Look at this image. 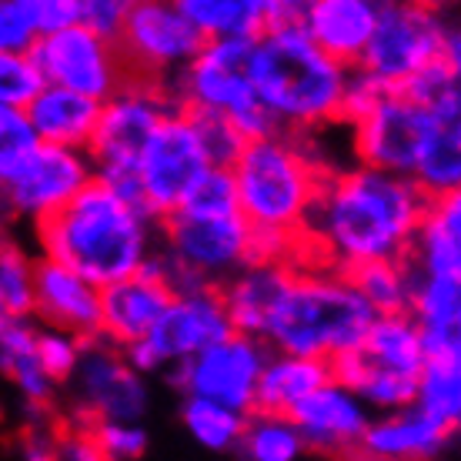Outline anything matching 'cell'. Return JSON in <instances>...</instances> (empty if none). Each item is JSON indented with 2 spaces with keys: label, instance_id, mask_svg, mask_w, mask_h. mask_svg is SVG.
<instances>
[{
  "label": "cell",
  "instance_id": "22",
  "mask_svg": "<svg viewBox=\"0 0 461 461\" xmlns=\"http://www.w3.org/2000/svg\"><path fill=\"white\" fill-rule=\"evenodd\" d=\"M31 318L37 324L64 328L70 335L94 338L101 318V285H94L91 277H84L64 261L37 254Z\"/></svg>",
  "mask_w": 461,
  "mask_h": 461
},
{
  "label": "cell",
  "instance_id": "45",
  "mask_svg": "<svg viewBox=\"0 0 461 461\" xmlns=\"http://www.w3.org/2000/svg\"><path fill=\"white\" fill-rule=\"evenodd\" d=\"M445 68L455 81H461V23H448L445 37Z\"/></svg>",
  "mask_w": 461,
  "mask_h": 461
},
{
  "label": "cell",
  "instance_id": "2",
  "mask_svg": "<svg viewBox=\"0 0 461 461\" xmlns=\"http://www.w3.org/2000/svg\"><path fill=\"white\" fill-rule=\"evenodd\" d=\"M228 167L238 208L251 224V261L298 265L301 230L331 164L314 150L312 138L275 131L244 140Z\"/></svg>",
  "mask_w": 461,
  "mask_h": 461
},
{
  "label": "cell",
  "instance_id": "21",
  "mask_svg": "<svg viewBox=\"0 0 461 461\" xmlns=\"http://www.w3.org/2000/svg\"><path fill=\"white\" fill-rule=\"evenodd\" d=\"M455 428L425 411L418 402L375 411L361 435L355 458L371 461H428L455 445Z\"/></svg>",
  "mask_w": 461,
  "mask_h": 461
},
{
  "label": "cell",
  "instance_id": "31",
  "mask_svg": "<svg viewBox=\"0 0 461 461\" xmlns=\"http://www.w3.org/2000/svg\"><path fill=\"white\" fill-rule=\"evenodd\" d=\"M174 4L204 41L258 37L271 23L265 0H174Z\"/></svg>",
  "mask_w": 461,
  "mask_h": 461
},
{
  "label": "cell",
  "instance_id": "35",
  "mask_svg": "<svg viewBox=\"0 0 461 461\" xmlns=\"http://www.w3.org/2000/svg\"><path fill=\"white\" fill-rule=\"evenodd\" d=\"M348 277L355 281V288L361 291V298L375 308V314L408 312V304H411L415 267H411L408 258H381V261H368V265L351 267Z\"/></svg>",
  "mask_w": 461,
  "mask_h": 461
},
{
  "label": "cell",
  "instance_id": "7",
  "mask_svg": "<svg viewBox=\"0 0 461 461\" xmlns=\"http://www.w3.org/2000/svg\"><path fill=\"white\" fill-rule=\"evenodd\" d=\"M425 357V335L411 312H388L371 318L357 345L331 357V375L345 381L371 411H388L415 402Z\"/></svg>",
  "mask_w": 461,
  "mask_h": 461
},
{
  "label": "cell",
  "instance_id": "33",
  "mask_svg": "<svg viewBox=\"0 0 461 461\" xmlns=\"http://www.w3.org/2000/svg\"><path fill=\"white\" fill-rule=\"evenodd\" d=\"M415 402L461 435V345L428 351L418 375Z\"/></svg>",
  "mask_w": 461,
  "mask_h": 461
},
{
  "label": "cell",
  "instance_id": "30",
  "mask_svg": "<svg viewBox=\"0 0 461 461\" xmlns=\"http://www.w3.org/2000/svg\"><path fill=\"white\" fill-rule=\"evenodd\" d=\"M328 378H331V361H324V357L271 351L265 361V371H261V378H258L254 408L288 415L304 394L314 392V388Z\"/></svg>",
  "mask_w": 461,
  "mask_h": 461
},
{
  "label": "cell",
  "instance_id": "17",
  "mask_svg": "<svg viewBox=\"0 0 461 461\" xmlns=\"http://www.w3.org/2000/svg\"><path fill=\"white\" fill-rule=\"evenodd\" d=\"M91 177L94 167L87 150L37 140L34 150L0 185V214L4 221L37 224L64 208Z\"/></svg>",
  "mask_w": 461,
  "mask_h": 461
},
{
  "label": "cell",
  "instance_id": "3",
  "mask_svg": "<svg viewBox=\"0 0 461 461\" xmlns=\"http://www.w3.org/2000/svg\"><path fill=\"white\" fill-rule=\"evenodd\" d=\"M31 238L37 254L64 261L104 288L158 254V218L107 181L91 177L64 208L31 224Z\"/></svg>",
  "mask_w": 461,
  "mask_h": 461
},
{
  "label": "cell",
  "instance_id": "36",
  "mask_svg": "<svg viewBox=\"0 0 461 461\" xmlns=\"http://www.w3.org/2000/svg\"><path fill=\"white\" fill-rule=\"evenodd\" d=\"M34 267L37 251L23 248L7 230H0V294H4V304L11 314H31Z\"/></svg>",
  "mask_w": 461,
  "mask_h": 461
},
{
  "label": "cell",
  "instance_id": "42",
  "mask_svg": "<svg viewBox=\"0 0 461 461\" xmlns=\"http://www.w3.org/2000/svg\"><path fill=\"white\" fill-rule=\"evenodd\" d=\"M191 114L197 117V127H201V138H204V148H208L211 161L221 164V167H228V164L234 161V154H238L244 144V138L238 134V127L218 114H197V111H191Z\"/></svg>",
  "mask_w": 461,
  "mask_h": 461
},
{
  "label": "cell",
  "instance_id": "27",
  "mask_svg": "<svg viewBox=\"0 0 461 461\" xmlns=\"http://www.w3.org/2000/svg\"><path fill=\"white\" fill-rule=\"evenodd\" d=\"M37 321L31 314H11L0 328V375L27 404V415H50L58 408V384L47 378L34 351Z\"/></svg>",
  "mask_w": 461,
  "mask_h": 461
},
{
  "label": "cell",
  "instance_id": "16",
  "mask_svg": "<svg viewBox=\"0 0 461 461\" xmlns=\"http://www.w3.org/2000/svg\"><path fill=\"white\" fill-rule=\"evenodd\" d=\"M267 355H271V348L261 338L228 331L224 338L211 341L208 348L171 365L164 375L177 394H201V398L230 404L238 411H251Z\"/></svg>",
  "mask_w": 461,
  "mask_h": 461
},
{
  "label": "cell",
  "instance_id": "23",
  "mask_svg": "<svg viewBox=\"0 0 461 461\" xmlns=\"http://www.w3.org/2000/svg\"><path fill=\"white\" fill-rule=\"evenodd\" d=\"M425 104L428 127L411 181L428 197H438L461 187V81L451 77Z\"/></svg>",
  "mask_w": 461,
  "mask_h": 461
},
{
  "label": "cell",
  "instance_id": "9",
  "mask_svg": "<svg viewBox=\"0 0 461 461\" xmlns=\"http://www.w3.org/2000/svg\"><path fill=\"white\" fill-rule=\"evenodd\" d=\"M171 107L174 101L164 84L140 81V77H127L107 101H101L97 127H94V138L87 144L94 177L107 181L131 201H138L134 167H138L144 144Z\"/></svg>",
  "mask_w": 461,
  "mask_h": 461
},
{
  "label": "cell",
  "instance_id": "1",
  "mask_svg": "<svg viewBox=\"0 0 461 461\" xmlns=\"http://www.w3.org/2000/svg\"><path fill=\"white\" fill-rule=\"evenodd\" d=\"M425 208L428 194L408 174L357 161L331 167L301 230V261L351 271L381 258H408Z\"/></svg>",
  "mask_w": 461,
  "mask_h": 461
},
{
  "label": "cell",
  "instance_id": "32",
  "mask_svg": "<svg viewBox=\"0 0 461 461\" xmlns=\"http://www.w3.org/2000/svg\"><path fill=\"white\" fill-rule=\"evenodd\" d=\"M248 411H238L224 402L201 398V394H181V425L211 455H238L241 431Z\"/></svg>",
  "mask_w": 461,
  "mask_h": 461
},
{
  "label": "cell",
  "instance_id": "14",
  "mask_svg": "<svg viewBox=\"0 0 461 461\" xmlns=\"http://www.w3.org/2000/svg\"><path fill=\"white\" fill-rule=\"evenodd\" d=\"M70 388V415L77 421H144L150 404L148 375L104 338H87L81 361L64 384Z\"/></svg>",
  "mask_w": 461,
  "mask_h": 461
},
{
  "label": "cell",
  "instance_id": "4",
  "mask_svg": "<svg viewBox=\"0 0 461 461\" xmlns=\"http://www.w3.org/2000/svg\"><path fill=\"white\" fill-rule=\"evenodd\" d=\"M351 68L314 44L298 21L267 23L251 44V81L277 131L314 138L341 124Z\"/></svg>",
  "mask_w": 461,
  "mask_h": 461
},
{
  "label": "cell",
  "instance_id": "20",
  "mask_svg": "<svg viewBox=\"0 0 461 461\" xmlns=\"http://www.w3.org/2000/svg\"><path fill=\"white\" fill-rule=\"evenodd\" d=\"M174 288L167 285L164 271L150 258L148 265L127 277H117L101 288V318H97V335L107 345L127 348L140 341L164 314Z\"/></svg>",
  "mask_w": 461,
  "mask_h": 461
},
{
  "label": "cell",
  "instance_id": "43",
  "mask_svg": "<svg viewBox=\"0 0 461 461\" xmlns=\"http://www.w3.org/2000/svg\"><path fill=\"white\" fill-rule=\"evenodd\" d=\"M134 4L138 0H77L81 21L107 37H114L121 31V23H124V17L131 14Z\"/></svg>",
  "mask_w": 461,
  "mask_h": 461
},
{
  "label": "cell",
  "instance_id": "37",
  "mask_svg": "<svg viewBox=\"0 0 461 461\" xmlns=\"http://www.w3.org/2000/svg\"><path fill=\"white\" fill-rule=\"evenodd\" d=\"M84 341L87 338L81 335H70L64 328H50V324H37V335H34V351H37V361H41V368L44 375L58 388H64L77 368V361H81V351H84Z\"/></svg>",
  "mask_w": 461,
  "mask_h": 461
},
{
  "label": "cell",
  "instance_id": "41",
  "mask_svg": "<svg viewBox=\"0 0 461 461\" xmlns=\"http://www.w3.org/2000/svg\"><path fill=\"white\" fill-rule=\"evenodd\" d=\"M17 11L31 21V27L41 34H50L58 27H68V23L81 21V7L77 0H14Z\"/></svg>",
  "mask_w": 461,
  "mask_h": 461
},
{
  "label": "cell",
  "instance_id": "19",
  "mask_svg": "<svg viewBox=\"0 0 461 461\" xmlns=\"http://www.w3.org/2000/svg\"><path fill=\"white\" fill-rule=\"evenodd\" d=\"M288 415L298 425L301 438L308 445V455L355 458L361 435H365L375 411L348 388L345 381H338L331 375L314 392L304 394Z\"/></svg>",
  "mask_w": 461,
  "mask_h": 461
},
{
  "label": "cell",
  "instance_id": "29",
  "mask_svg": "<svg viewBox=\"0 0 461 461\" xmlns=\"http://www.w3.org/2000/svg\"><path fill=\"white\" fill-rule=\"evenodd\" d=\"M411 318L425 335L428 351L461 345V275H425L415 271L411 288Z\"/></svg>",
  "mask_w": 461,
  "mask_h": 461
},
{
  "label": "cell",
  "instance_id": "13",
  "mask_svg": "<svg viewBox=\"0 0 461 461\" xmlns=\"http://www.w3.org/2000/svg\"><path fill=\"white\" fill-rule=\"evenodd\" d=\"M41 81L77 91L94 101H107L131 77L114 37L101 34L84 21L41 34L31 47Z\"/></svg>",
  "mask_w": 461,
  "mask_h": 461
},
{
  "label": "cell",
  "instance_id": "15",
  "mask_svg": "<svg viewBox=\"0 0 461 461\" xmlns=\"http://www.w3.org/2000/svg\"><path fill=\"white\" fill-rule=\"evenodd\" d=\"M114 44L131 77L167 84L201 50L204 37L174 0H138L114 34Z\"/></svg>",
  "mask_w": 461,
  "mask_h": 461
},
{
  "label": "cell",
  "instance_id": "6",
  "mask_svg": "<svg viewBox=\"0 0 461 461\" xmlns=\"http://www.w3.org/2000/svg\"><path fill=\"white\" fill-rule=\"evenodd\" d=\"M158 267L174 291L221 288L251 261V224L241 208L191 211L174 208L158 221Z\"/></svg>",
  "mask_w": 461,
  "mask_h": 461
},
{
  "label": "cell",
  "instance_id": "12",
  "mask_svg": "<svg viewBox=\"0 0 461 461\" xmlns=\"http://www.w3.org/2000/svg\"><path fill=\"white\" fill-rule=\"evenodd\" d=\"M230 328L228 308L218 288H187L174 291L164 314L148 335L134 345L121 348L124 357L140 375H161L171 365L208 348L211 341L224 338Z\"/></svg>",
  "mask_w": 461,
  "mask_h": 461
},
{
  "label": "cell",
  "instance_id": "40",
  "mask_svg": "<svg viewBox=\"0 0 461 461\" xmlns=\"http://www.w3.org/2000/svg\"><path fill=\"white\" fill-rule=\"evenodd\" d=\"M41 84L44 81L31 50H0V104L23 107Z\"/></svg>",
  "mask_w": 461,
  "mask_h": 461
},
{
  "label": "cell",
  "instance_id": "25",
  "mask_svg": "<svg viewBox=\"0 0 461 461\" xmlns=\"http://www.w3.org/2000/svg\"><path fill=\"white\" fill-rule=\"evenodd\" d=\"M291 261H248L221 285L230 328L261 338L291 281Z\"/></svg>",
  "mask_w": 461,
  "mask_h": 461
},
{
  "label": "cell",
  "instance_id": "46",
  "mask_svg": "<svg viewBox=\"0 0 461 461\" xmlns=\"http://www.w3.org/2000/svg\"><path fill=\"white\" fill-rule=\"evenodd\" d=\"M265 7H267L271 23L301 21V14H304V7H308V0H265Z\"/></svg>",
  "mask_w": 461,
  "mask_h": 461
},
{
  "label": "cell",
  "instance_id": "10",
  "mask_svg": "<svg viewBox=\"0 0 461 461\" xmlns=\"http://www.w3.org/2000/svg\"><path fill=\"white\" fill-rule=\"evenodd\" d=\"M448 17L445 11L415 0H384L365 54L355 68L371 74L384 87H404L418 74L445 60Z\"/></svg>",
  "mask_w": 461,
  "mask_h": 461
},
{
  "label": "cell",
  "instance_id": "34",
  "mask_svg": "<svg viewBox=\"0 0 461 461\" xmlns=\"http://www.w3.org/2000/svg\"><path fill=\"white\" fill-rule=\"evenodd\" d=\"M238 455L248 461H298L301 455H308V445L291 415L251 408L248 421H244Z\"/></svg>",
  "mask_w": 461,
  "mask_h": 461
},
{
  "label": "cell",
  "instance_id": "47",
  "mask_svg": "<svg viewBox=\"0 0 461 461\" xmlns=\"http://www.w3.org/2000/svg\"><path fill=\"white\" fill-rule=\"evenodd\" d=\"M415 4H425V7H435V11H451V7H458L461 0H415Z\"/></svg>",
  "mask_w": 461,
  "mask_h": 461
},
{
  "label": "cell",
  "instance_id": "44",
  "mask_svg": "<svg viewBox=\"0 0 461 461\" xmlns=\"http://www.w3.org/2000/svg\"><path fill=\"white\" fill-rule=\"evenodd\" d=\"M37 31L31 21L17 11L14 0H0V50H31Z\"/></svg>",
  "mask_w": 461,
  "mask_h": 461
},
{
  "label": "cell",
  "instance_id": "48",
  "mask_svg": "<svg viewBox=\"0 0 461 461\" xmlns=\"http://www.w3.org/2000/svg\"><path fill=\"white\" fill-rule=\"evenodd\" d=\"M11 321V312H7V304H4V294H0V328Z\"/></svg>",
  "mask_w": 461,
  "mask_h": 461
},
{
  "label": "cell",
  "instance_id": "11",
  "mask_svg": "<svg viewBox=\"0 0 461 461\" xmlns=\"http://www.w3.org/2000/svg\"><path fill=\"white\" fill-rule=\"evenodd\" d=\"M208 167H214V161L204 148L197 117L174 104L144 144L138 167H134L138 204L150 218L161 221L185 201L187 191L197 185V177Z\"/></svg>",
  "mask_w": 461,
  "mask_h": 461
},
{
  "label": "cell",
  "instance_id": "28",
  "mask_svg": "<svg viewBox=\"0 0 461 461\" xmlns=\"http://www.w3.org/2000/svg\"><path fill=\"white\" fill-rule=\"evenodd\" d=\"M408 261L425 275H461V187L428 197L425 218L418 224Z\"/></svg>",
  "mask_w": 461,
  "mask_h": 461
},
{
  "label": "cell",
  "instance_id": "24",
  "mask_svg": "<svg viewBox=\"0 0 461 461\" xmlns=\"http://www.w3.org/2000/svg\"><path fill=\"white\" fill-rule=\"evenodd\" d=\"M384 0H308L301 27L335 60L355 68L368 47Z\"/></svg>",
  "mask_w": 461,
  "mask_h": 461
},
{
  "label": "cell",
  "instance_id": "39",
  "mask_svg": "<svg viewBox=\"0 0 461 461\" xmlns=\"http://www.w3.org/2000/svg\"><path fill=\"white\" fill-rule=\"evenodd\" d=\"M34 144L37 134L27 121V111L17 104H0V185L34 150Z\"/></svg>",
  "mask_w": 461,
  "mask_h": 461
},
{
  "label": "cell",
  "instance_id": "18",
  "mask_svg": "<svg viewBox=\"0 0 461 461\" xmlns=\"http://www.w3.org/2000/svg\"><path fill=\"white\" fill-rule=\"evenodd\" d=\"M428 104L402 87H388L378 101L348 124L351 158L381 171L408 174L415 171L418 150L425 140Z\"/></svg>",
  "mask_w": 461,
  "mask_h": 461
},
{
  "label": "cell",
  "instance_id": "5",
  "mask_svg": "<svg viewBox=\"0 0 461 461\" xmlns=\"http://www.w3.org/2000/svg\"><path fill=\"white\" fill-rule=\"evenodd\" d=\"M375 308L361 298L348 271L328 265L291 267V281L267 321L265 341L271 351L312 355L331 361L368 331Z\"/></svg>",
  "mask_w": 461,
  "mask_h": 461
},
{
  "label": "cell",
  "instance_id": "8",
  "mask_svg": "<svg viewBox=\"0 0 461 461\" xmlns=\"http://www.w3.org/2000/svg\"><path fill=\"white\" fill-rule=\"evenodd\" d=\"M251 44L254 37L204 41L194 58L164 84L171 101L185 111L224 117L244 140L275 134V121L254 94Z\"/></svg>",
  "mask_w": 461,
  "mask_h": 461
},
{
  "label": "cell",
  "instance_id": "26",
  "mask_svg": "<svg viewBox=\"0 0 461 461\" xmlns=\"http://www.w3.org/2000/svg\"><path fill=\"white\" fill-rule=\"evenodd\" d=\"M23 111H27L37 140L87 150L94 127H97V114H101V101L58 87V84H41L34 97L23 104Z\"/></svg>",
  "mask_w": 461,
  "mask_h": 461
},
{
  "label": "cell",
  "instance_id": "38",
  "mask_svg": "<svg viewBox=\"0 0 461 461\" xmlns=\"http://www.w3.org/2000/svg\"><path fill=\"white\" fill-rule=\"evenodd\" d=\"M97 461H138L148 455V428L144 421H87Z\"/></svg>",
  "mask_w": 461,
  "mask_h": 461
}]
</instances>
